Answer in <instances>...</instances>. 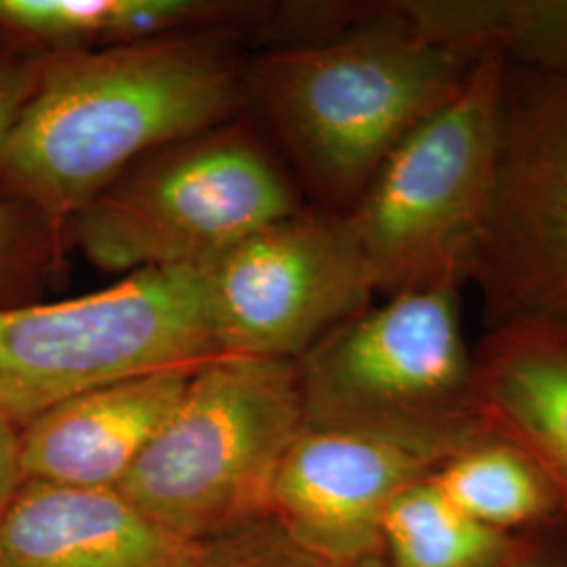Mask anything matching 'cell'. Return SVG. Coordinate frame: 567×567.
Wrapping results in <instances>:
<instances>
[{"mask_svg": "<svg viewBox=\"0 0 567 567\" xmlns=\"http://www.w3.org/2000/svg\"><path fill=\"white\" fill-rule=\"evenodd\" d=\"M246 61L231 28H203L41 61L0 143V179L65 225L126 168L234 118Z\"/></svg>", "mask_w": 567, "mask_h": 567, "instance_id": "1", "label": "cell"}, {"mask_svg": "<svg viewBox=\"0 0 567 567\" xmlns=\"http://www.w3.org/2000/svg\"><path fill=\"white\" fill-rule=\"evenodd\" d=\"M480 58L425 34L395 0L347 2L334 30L246 61V100L264 112L320 213L344 215Z\"/></svg>", "mask_w": 567, "mask_h": 567, "instance_id": "2", "label": "cell"}, {"mask_svg": "<svg viewBox=\"0 0 567 567\" xmlns=\"http://www.w3.org/2000/svg\"><path fill=\"white\" fill-rule=\"evenodd\" d=\"M458 284L370 303L297 362L305 426L364 435L444 463L489 435Z\"/></svg>", "mask_w": 567, "mask_h": 567, "instance_id": "3", "label": "cell"}, {"mask_svg": "<svg viewBox=\"0 0 567 567\" xmlns=\"http://www.w3.org/2000/svg\"><path fill=\"white\" fill-rule=\"evenodd\" d=\"M505 72L503 53L486 49L344 213L377 295L468 284L498 179Z\"/></svg>", "mask_w": 567, "mask_h": 567, "instance_id": "4", "label": "cell"}, {"mask_svg": "<svg viewBox=\"0 0 567 567\" xmlns=\"http://www.w3.org/2000/svg\"><path fill=\"white\" fill-rule=\"evenodd\" d=\"M305 426L297 362L217 355L198 365L118 492L200 543L269 515L284 456Z\"/></svg>", "mask_w": 567, "mask_h": 567, "instance_id": "5", "label": "cell"}, {"mask_svg": "<svg viewBox=\"0 0 567 567\" xmlns=\"http://www.w3.org/2000/svg\"><path fill=\"white\" fill-rule=\"evenodd\" d=\"M305 213L280 163L240 124L171 143L126 168L68 221L103 271L196 267L261 227Z\"/></svg>", "mask_w": 567, "mask_h": 567, "instance_id": "6", "label": "cell"}, {"mask_svg": "<svg viewBox=\"0 0 567 567\" xmlns=\"http://www.w3.org/2000/svg\"><path fill=\"white\" fill-rule=\"evenodd\" d=\"M221 355L200 269H145L58 303L0 309V419L23 426L97 386Z\"/></svg>", "mask_w": 567, "mask_h": 567, "instance_id": "7", "label": "cell"}, {"mask_svg": "<svg viewBox=\"0 0 567 567\" xmlns=\"http://www.w3.org/2000/svg\"><path fill=\"white\" fill-rule=\"evenodd\" d=\"M468 284L484 324H567V74L507 63L494 203Z\"/></svg>", "mask_w": 567, "mask_h": 567, "instance_id": "8", "label": "cell"}, {"mask_svg": "<svg viewBox=\"0 0 567 567\" xmlns=\"http://www.w3.org/2000/svg\"><path fill=\"white\" fill-rule=\"evenodd\" d=\"M200 276L221 355L299 362L377 295L344 215L320 210L265 225Z\"/></svg>", "mask_w": 567, "mask_h": 567, "instance_id": "9", "label": "cell"}, {"mask_svg": "<svg viewBox=\"0 0 567 567\" xmlns=\"http://www.w3.org/2000/svg\"><path fill=\"white\" fill-rule=\"evenodd\" d=\"M435 466L364 435L303 426L274 480L269 515L318 555L377 557L386 507Z\"/></svg>", "mask_w": 567, "mask_h": 567, "instance_id": "10", "label": "cell"}, {"mask_svg": "<svg viewBox=\"0 0 567 567\" xmlns=\"http://www.w3.org/2000/svg\"><path fill=\"white\" fill-rule=\"evenodd\" d=\"M196 368L137 374L47 410L20 431L23 482L91 489L121 486L182 402Z\"/></svg>", "mask_w": 567, "mask_h": 567, "instance_id": "11", "label": "cell"}, {"mask_svg": "<svg viewBox=\"0 0 567 567\" xmlns=\"http://www.w3.org/2000/svg\"><path fill=\"white\" fill-rule=\"evenodd\" d=\"M189 547L118 487L23 482L0 524V567H183Z\"/></svg>", "mask_w": 567, "mask_h": 567, "instance_id": "12", "label": "cell"}, {"mask_svg": "<svg viewBox=\"0 0 567 567\" xmlns=\"http://www.w3.org/2000/svg\"><path fill=\"white\" fill-rule=\"evenodd\" d=\"M473 355L489 433L543 466L567 517V324L492 326Z\"/></svg>", "mask_w": 567, "mask_h": 567, "instance_id": "13", "label": "cell"}, {"mask_svg": "<svg viewBox=\"0 0 567 567\" xmlns=\"http://www.w3.org/2000/svg\"><path fill=\"white\" fill-rule=\"evenodd\" d=\"M248 9L213 0H0V25L65 49H103L231 28Z\"/></svg>", "mask_w": 567, "mask_h": 567, "instance_id": "14", "label": "cell"}, {"mask_svg": "<svg viewBox=\"0 0 567 567\" xmlns=\"http://www.w3.org/2000/svg\"><path fill=\"white\" fill-rule=\"evenodd\" d=\"M425 34L511 65L567 74V0H395Z\"/></svg>", "mask_w": 567, "mask_h": 567, "instance_id": "15", "label": "cell"}, {"mask_svg": "<svg viewBox=\"0 0 567 567\" xmlns=\"http://www.w3.org/2000/svg\"><path fill=\"white\" fill-rule=\"evenodd\" d=\"M431 480L466 517L505 534L566 517L543 466L494 433L440 463Z\"/></svg>", "mask_w": 567, "mask_h": 567, "instance_id": "16", "label": "cell"}, {"mask_svg": "<svg viewBox=\"0 0 567 567\" xmlns=\"http://www.w3.org/2000/svg\"><path fill=\"white\" fill-rule=\"evenodd\" d=\"M511 540L454 507L431 473L391 501L381 527L385 567H496Z\"/></svg>", "mask_w": 567, "mask_h": 567, "instance_id": "17", "label": "cell"}, {"mask_svg": "<svg viewBox=\"0 0 567 567\" xmlns=\"http://www.w3.org/2000/svg\"><path fill=\"white\" fill-rule=\"evenodd\" d=\"M183 567H385V559H330L299 545L271 515H264L194 543Z\"/></svg>", "mask_w": 567, "mask_h": 567, "instance_id": "18", "label": "cell"}, {"mask_svg": "<svg viewBox=\"0 0 567 567\" xmlns=\"http://www.w3.org/2000/svg\"><path fill=\"white\" fill-rule=\"evenodd\" d=\"M39 63L0 51V143L34 84ZM23 244V229L16 210L0 203V284L18 267Z\"/></svg>", "mask_w": 567, "mask_h": 567, "instance_id": "19", "label": "cell"}, {"mask_svg": "<svg viewBox=\"0 0 567 567\" xmlns=\"http://www.w3.org/2000/svg\"><path fill=\"white\" fill-rule=\"evenodd\" d=\"M496 567H567V517L513 534Z\"/></svg>", "mask_w": 567, "mask_h": 567, "instance_id": "20", "label": "cell"}, {"mask_svg": "<svg viewBox=\"0 0 567 567\" xmlns=\"http://www.w3.org/2000/svg\"><path fill=\"white\" fill-rule=\"evenodd\" d=\"M21 486L20 431L9 421L0 419V524Z\"/></svg>", "mask_w": 567, "mask_h": 567, "instance_id": "21", "label": "cell"}]
</instances>
